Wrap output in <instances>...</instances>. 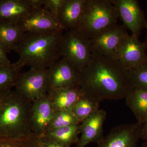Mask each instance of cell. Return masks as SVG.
<instances>
[{"instance_id": "obj_1", "label": "cell", "mask_w": 147, "mask_h": 147, "mask_svg": "<svg viewBox=\"0 0 147 147\" xmlns=\"http://www.w3.org/2000/svg\"><path fill=\"white\" fill-rule=\"evenodd\" d=\"M79 86L84 94L99 102L125 98L132 89L127 69L118 61L93 54L79 71Z\"/></svg>"}, {"instance_id": "obj_2", "label": "cell", "mask_w": 147, "mask_h": 147, "mask_svg": "<svg viewBox=\"0 0 147 147\" xmlns=\"http://www.w3.org/2000/svg\"><path fill=\"white\" fill-rule=\"evenodd\" d=\"M63 34V31L25 33L13 50L19 56L17 61L31 69L48 68L62 57Z\"/></svg>"}, {"instance_id": "obj_3", "label": "cell", "mask_w": 147, "mask_h": 147, "mask_svg": "<svg viewBox=\"0 0 147 147\" xmlns=\"http://www.w3.org/2000/svg\"><path fill=\"white\" fill-rule=\"evenodd\" d=\"M32 106V102L16 90L0 99V139H21L34 134Z\"/></svg>"}, {"instance_id": "obj_4", "label": "cell", "mask_w": 147, "mask_h": 147, "mask_svg": "<svg viewBox=\"0 0 147 147\" xmlns=\"http://www.w3.org/2000/svg\"><path fill=\"white\" fill-rule=\"evenodd\" d=\"M118 18L117 9L110 0H86L76 29L90 38L117 24Z\"/></svg>"}, {"instance_id": "obj_5", "label": "cell", "mask_w": 147, "mask_h": 147, "mask_svg": "<svg viewBox=\"0 0 147 147\" xmlns=\"http://www.w3.org/2000/svg\"><path fill=\"white\" fill-rule=\"evenodd\" d=\"M61 55L79 72L91 59L90 38L76 29L67 31L62 39Z\"/></svg>"}, {"instance_id": "obj_6", "label": "cell", "mask_w": 147, "mask_h": 147, "mask_svg": "<svg viewBox=\"0 0 147 147\" xmlns=\"http://www.w3.org/2000/svg\"><path fill=\"white\" fill-rule=\"evenodd\" d=\"M123 25L116 24L90 38L92 54L115 59L119 47L128 34Z\"/></svg>"}, {"instance_id": "obj_7", "label": "cell", "mask_w": 147, "mask_h": 147, "mask_svg": "<svg viewBox=\"0 0 147 147\" xmlns=\"http://www.w3.org/2000/svg\"><path fill=\"white\" fill-rule=\"evenodd\" d=\"M47 94L57 90L80 88L79 72L61 57L47 69Z\"/></svg>"}, {"instance_id": "obj_8", "label": "cell", "mask_w": 147, "mask_h": 147, "mask_svg": "<svg viewBox=\"0 0 147 147\" xmlns=\"http://www.w3.org/2000/svg\"><path fill=\"white\" fill-rule=\"evenodd\" d=\"M15 90L32 102L47 94V69H31L18 75Z\"/></svg>"}, {"instance_id": "obj_9", "label": "cell", "mask_w": 147, "mask_h": 147, "mask_svg": "<svg viewBox=\"0 0 147 147\" xmlns=\"http://www.w3.org/2000/svg\"><path fill=\"white\" fill-rule=\"evenodd\" d=\"M115 7L119 18L131 35L139 38L147 20L137 0H110Z\"/></svg>"}, {"instance_id": "obj_10", "label": "cell", "mask_w": 147, "mask_h": 147, "mask_svg": "<svg viewBox=\"0 0 147 147\" xmlns=\"http://www.w3.org/2000/svg\"><path fill=\"white\" fill-rule=\"evenodd\" d=\"M142 126L137 122L115 127L97 143L96 147H138Z\"/></svg>"}, {"instance_id": "obj_11", "label": "cell", "mask_w": 147, "mask_h": 147, "mask_svg": "<svg viewBox=\"0 0 147 147\" xmlns=\"http://www.w3.org/2000/svg\"><path fill=\"white\" fill-rule=\"evenodd\" d=\"M146 50L144 42L128 34L121 43L115 59L127 69L135 68L147 60Z\"/></svg>"}, {"instance_id": "obj_12", "label": "cell", "mask_w": 147, "mask_h": 147, "mask_svg": "<svg viewBox=\"0 0 147 147\" xmlns=\"http://www.w3.org/2000/svg\"><path fill=\"white\" fill-rule=\"evenodd\" d=\"M17 26L25 33L64 30L58 20L43 7L34 11Z\"/></svg>"}, {"instance_id": "obj_13", "label": "cell", "mask_w": 147, "mask_h": 147, "mask_svg": "<svg viewBox=\"0 0 147 147\" xmlns=\"http://www.w3.org/2000/svg\"><path fill=\"white\" fill-rule=\"evenodd\" d=\"M55 113L53 102L47 94L34 101L31 117L33 133L38 137L44 135Z\"/></svg>"}, {"instance_id": "obj_14", "label": "cell", "mask_w": 147, "mask_h": 147, "mask_svg": "<svg viewBox=\"0 0 147 147\" xmlns=\"http://www.w3.org/2000/svg\"><path fill=\"white\" fill-rule=\"evenodd\" d=\"M107 117L105 110H99L82 123L81 137L76 147H86L91 143H98L103 137V126Z\"/></svg>"}, {"instance_id": "obj_15", "label": "cell", "mask_w": 147, "mask_h": 147, "mask_svg": "<svg viewBox=\"0 0 147 147\" xmlns=\"http://www.w3.org/2000/svg\"><path fill=\"white\" fill-rule=\"evenodd\" d=\"M36 9L31 0H0V22L18 25Z\"/></svg>"}, {"instance_id": "obj_16", "label": "cell", "mask_w": 147, "mask_h": 147, "mask_svg": "<svg viewBox=\"0 0 147 147\" xmlns=\"http://www.w3.org/2000/svg\"><path fill=\"white\" fill-rule=\"evenodd\" d=\"M86 0H64L57 20L64 30L76 29L82 18Z\"/></svg>"}, {"instance_id": "obj_17", "label": "cell", "mask_w": 147, "mask_h": 147, "mask_svg": "<svg viewBox=\"0 0 147 147\" xmlns=\"http://www.w3.org/2000/svg\"><path fill=\"white\" fill-rule=\"evenodd\" d=\"M48 94L53 102L55 113L59 111L72 112L76 102L84 94L80 88H74L57 90Z\"/></svg>"}, {"instance_id": "obj_18", "label": "cell", "mask_w": 147, "mask_h": 147, "mask_svg": "<svg viewBox=\"0 0 147 147\" xmlns=\"http://www.w3.org/2000/svg\"><path fill=\"white\" fill-rule=\"evenodd\" d=\"M125 99L137 122L144 124L147 121V92L132 88Z\"/></svg>"}, {"instance_id": "obj_19", "label": "cell", "mask_w": 147, "mask_h": 147, "mask_svg": "<svg viewBox=\"0 0 147 147\" xmlns=\"http://www.w3.org/2000/svg\"><path fill=\"white\" fill-rule=\"evenodd\" d=\"M80 134L79 125L65 127L47 131L43 137L51 141L57 142L68 147L77 144Z\"/></svg>"}, {"instance_id": "obj_20", "label": "cell", "mask_w": 147, "mask_h": 147, "mask_svg": "<svg viewBox=\"0 0 147 147\" xmlns=\"http://www.w3.org/2000/svg\"><path fill=\"white\" fill-rule=\"evenodd\" d=\"M23 67L18 61L9 65L0 64V99L12 90Z\"/></svg>"}, {"instance_id": "obj_21", "label": "cell", "mask_w": 147, "mask_h": 147, "mask_svg": "<svg viewBox=\"0 0 147 147\" xmlns=\"http://www.w3.org/2000/svg\"><path fill=\"white\" fill-rule=\"evenodd\" d=\"M25 33L17 25L0 22V46L6 53H10Z\"/></svg>"}, {"instance_id": "obj_22", "label": "cell", "mask_w": 147, "mask_h": 147, "mask_svg": "<svg viewBox=\"0 0 147 147\" xmlns=\"http://www.w3.org/2000/svg\"><path fill=\"white\" fill-rule=\"evenodd\" d=\"M100 102L84 94L74 105L72 112L82 123L99 110Z\"/></svg>"}, {"instance_id": "obj_23", "label": "cell", "mask_w": 147, "mask_h": 147, "mask_svg": "<svg viewBox=\"0 0 147 147\" xmlns=\"http://www.w3.org/2000/svg\"><path fill=\"white\" fill-rule=\"evenodd\" d=\"M79 123H80L79 120L73 112L69 111L56 112L47 127L46 132L65 127L77 125H79Z\"/></svg>"}, {"instance_id": "obj_24", "label": "cell", "mask_w": 147, "mask_h": 147, "mask_svg": "<svg viewBox=\"0 0 147 147\" xmlns=\"http://www.w3.org/2000/svg\"><path fill=\"white\" fill-rule=\"evenodd\" d=\"M132 88L147 92V60L135 68L127 69Z\"/></svg>"}, {"instance_id": "obj_25", "label": "cell", "mask_w": 147, "mask_h": 147, "mask_svg": "<svg viewBox=\"0 0 147 147\" xmlns=\"http://www.w3.org/2000/svg\"><path fill=\"white\" fill-rule=\"evenodd\" d=\"M0 147H43L39 137L34 134L21 139H0Z\"/></svg>"}, {"instance_id": "obj_26", "label": "cell", "mask_w": 147, "mask_h": 147, "mask_svg": "<svg viewBox=\"0 0 147 147\" xmlns=\"http://www.w3.org/2000/svg\"><path fill=\"white\" fill-rule=\"evenodd\" d=\"M64 0H43L42 7L57 20Z\"/></svg>"}, {"instance_id": "obj_27", "label": "cell", "mask_w": 147, "mask_h": 147, "mask_svg": "<svg viewBox=\"0 0 147 147\" xmlns=\"http://www.w3.org/2000/svg\"><path fill=\"white\" fill-rule=\"evenodd\" d=\"M38 137L40 142L43 147H68L60 143L46 139L43 137Z\"/></svg>"}, {"instance_id": "obj_28", "label": "cell", "mask_w": 147, "mask_h": 147, "mask_svg": "<svg viewBox=\"0 0 147 147\" xmlns=\"http://www.w3.org/2000/svg\"><path fill=\"white\" fill-rule=\"evenodd\" d=\"M6 54L0 46V64L4 65H9L11 64L10 61L7 58Z\"/></svg>"}, {"instance_id": "obj_29", "label": "cell", "mask_w": 147, "mask_h": 147, "mask_svg": "<svg viewBox=\"0 0 147 147\" xmlns=\"http://www.w3.org/2000/svg\"><path fill=\"white\" fill-rule=\"evenodd\" d=\"M141 138L142 140L147 141V121L143 124Z\"/></svg>"}, {"instance_id": "obj_30", "label": "cell", "mask_w": 147, "mask_h": 147, "mask_svg": "<svg viewBox=\"0 0 147 147\" xmlns=\"http://www.w3.org/2000/svg\"><path fill=\"white\" fill-rule=\"evenodd\" d=\"M145 28L146 29L147 32L146 35V39H145L144 43L145 45H146V49L147 50V23L146 25V27H145Z\"/></svg>"}, {"instance_id": "obj_31", "label": "cell", "mask_w": 147, "mask_h": 147, "mask_svg": "<svg viewBox=\"0 0 147 147\" xmlns=\"http://www.w3.org/2000/svg\"><path fill=\"white\" fill-rule=\"evenodd\" d=\"M141 147H147V141H145V142L142 144Z\"/></svg>"}]
</instances>
